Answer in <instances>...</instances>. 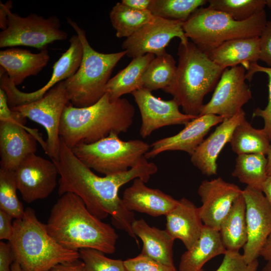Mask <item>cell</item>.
Segmentation results:
<instances>
[{"label":"cell","mask_w":271,"mask_h":271,"mask_svg":"<svg viewBox=\"0 0 271 271\" xmlns=\"http://www.w3.org/2000/svg\"><path fill=\"white\" fill-rule=\"evenodd\" d=\"M51 160L60 176L59 196L67 192L76 194L93 215L101 220L110 215L113 225L124 230L139 244L132 228L133 212L125 207L118 192L122 186L136 178L147 183L158 171L155 163L146 159L125 172L100 177L78 159L61 139L58 156Z\"/></svg>","instance_id":"1"},{"label":"cell","mask_w":271,"mask_h":271,"mask_svg":"<svg viewBox=\"0 0 271 271\" xmlns=\"http://www.w3.org/2000/svg\"><path fill=\"white\" fill-rule=\"evenodd\" d=\"M45 225L49 234L66 248H93L106 254L115 251L118 236L114 229L90 212L83 200L73 193L60 196Z\"/></svg>","instance_id":"2"},{"label":"cell","mask_w":271,"mask_h":271,"mask_svg":"<svg viewBox=\"0 0 271 271\" xmlns=\"http://www.w3.org/2000/svg\"><path fill=\"white\" fill-rule=\"evenodd\" d=\"M134 114V106L127 99L111 102L107 93L85 107H76L69 102L62 112L59 136L71 149L79 144L93 143L111 133L118 135L127 131Z\"/></svg>","instance_id":"3"},{"label":"cell","mask_w":271,"mask_h":271,"mask_svg":"<svg viewBox=\"0 0 271 271\" xmlns=\"http://www.w3.org/2000/svg\"><path fill=\"white\" fill-rule=\"evenodd\" d=\"M174 78L163 90L173 96L184 113L199 116L205 96L215 88L225 69L192 42H180Z\"/></svg>","instance_id":"4"},{"label":"cell","mask_w":271,"mask_h":271,"mask_svg":"<svg viewBox=\"0 0 271 271\" xmlns=\"http://www.w3.org/2000/svg\"><path fill=\"white\" fill-rule=\"evenodd\" d=\"M13 224L14 233L9 242L21 271H47L80 258L79 251L64 247L49 234L32 208H27L23 217L15 219Z\"/></svg>","instance_id":"5"},{"label":"cell","mask_w":271,"mask_h":271,"mask_svg":"<svg viewBox=\"0 0 271 271\" xmlns=\"http://www.w3.org/2000/svg\"><path fill=\"white\" fill-rule=\"evenodd\" d=\"M267 22L264 9L238 21L224 13L202 7L183 23V29L186 37L207 53L229 40L259 37Z\"/></svg>","instance_id":"6"},{"label":"cell","mask_w":271,"mask_h":271,"mask_svg":"<svg viewBox=\"0 0 271 271\" xmlns=\"http://www.w3.org/2000/svg\"><path fill=\"white\" fill-rule=\"evenodd\" d=\"M67 22L81 41L83 57L76 72L64 80V84L70 103L76 107H85L97 102L105 94V86L113 68L126 52L96 51L90 45L85 31L70 18H67Z\"/></svg>","instance_id":"7"},{"label":"cell","mask_w":271,"mask_h":271,"mask_svg":"<svg viewBox=\"0 0 271 271\" xmlns=\"http://www.w3.org/2000/svg\"><path fill=\"white\" fill-rule=\"evenodd\" d=\"M139 140L124 141L111 133L95 143L81 144L71 149L73 154L90 169L104 175L122 173L141 164L150 149Z\"/></svg>","instance_id":"8"},{"label":"cell","mask_w":271,"mask_h":271,"mask_svg":"<svg viewBox=\"0 0 271 271\" xmlns=\"http://www.w3.org/2000/svg\"><path fill=\"white\" fill-rule=\"evenodd\" d=\"M26 118L0 101V169L15 171L29 155L35 154L37 141L44 151L46 143L38 130L25 126Z\"/></svg>","instance_id":"9"},{"label":"cell","mask_w":271,"mask_h":271,"mask_svg":"<svg viewBox=\"0 0 271 271\" xmlns=\"http://www.w3.org/2000/svg\"><path fill=\"white\" fill-rule=\"evenodd\" d=\"M59 18H48L31 14L22 17L11 11L9 13L6 28L0 33V47L28 46L46 49L48 45L67 39V33L60 28Z\"/></svg>","instance_id":"10"},{"label":"cell","mask_w":271,"mask_h":271,"mask_svg":"<svg viewBox=\"0 0 271 271\" xmlns=\"http://www.w3.org/2000/svg\"><path fill=\"white\" fill-rule=\"evenodd\" d=\"M63 81L49 90L40 99L32 102L11 108L25 118L40 124L46 130L45 153L51 159H56L59 154L60 137L59 127L63 111L69 103Z\"/></svg>","instance_id":"11"},{"label":"cell","mask_w":271,"mask_h":271,"mask_svg":"<svg viewBox=\"0 0 271 271\" xmlns=\"http://www.w3.org/2000/svg\"><path fill=\"white\" fill-rule=\"evenodd\" d=\"M69 43L68 49L54 64L49 80L37 90L31 92H22L11 81L6 72L0 73V88L5 91L10 108L40 99L57 84L71 77L76 72L82 59L83 47L77 35L70 38Z\"/></svg>","instance_id":"12"},{"label":"cell","mask_w":271,"mask_h":271,"mask_svg":"<svg viewBox=\"0 0 271 271\" xmlns=\"http://www.w3.org/2000/svg\"><path fill=\"white\" fill-rule=\"evenodd\" d=\"M246 69L241 65L226 68L222 72L210 100L203 104L199 115L212 114L229 119L252 98L245 82Z\"/></svg>","instance_id":"13"},{"label":"cell","mask_w":271,"mask_h":271,"mask_svg":"<svg viewBox=\"0 0 271 271\" xmlns=\"http://www.w3.org/2000/svg\"><path fill=\"white\" fill-rule=\"evenodd\" d=\"M183 22L172 21L155 17L122 44V48L126 55L134 58L150 53L156 56L167 52L166 47L174 38L180 39V42L186 43V37L183 29Z\"/></svg>","instance_id":"14"},{"label":"cell","mask_w":271,"mask_h":271,"mask_svg":"<svg viewBox=\"0 0 271 271\" xmlns=\"http://www.w3.org/2000/svg\"><path fill=\"white\" fill-rule=\"evenodd\" d=\"M14 171L18 190L28 203L47 198L57 186L55 164L35 154L28 156Z\"/></svg>","instance_id":"15"},{"label":"cell","mask_w":271,"mask_h":271,"mask_svg":"<svg viewBox=\"0 0 271 271\" xmlns=\"http://www.w3.org/2000/svg\"><path fill=\"white\" fill-rule=\"evenodd\" d=\"M246 206L247 240L242 255L247 263L257 259L271 233V206L263 192L249 186L243 190Z\"/></svg>","instance_id":"16"},{"label":"cell","mask_w":271,"mask_h":271,"mask_svg":"<svg viewBox=\"0 0 271 271\" xmlns=\"http://www.w3.org/2000/svg\"><path fill=\"white\" fill-rule=\"evenodd\" d=\"M141 113V136L146 138L160 128L177 124L186 125L198 116L181 112L180 105L173 99L164 100L155 97L149 90L143 88L132 93Z\"/></svg>","instance_id":"17"},{"label":"cell","mask_w":271,"mask_h":271,"mask_svg":"<svg viewBox=\"0 0 271 271\" xmlns=\"http://www.w3.org/2000/svg\"><path fill=\"white\" fill-rule=\"evenodd\" d=\"M242 191L237 185L221 177L203 181L198 194L202 202L199 210L204 225L219 231L234 201Z\"/></svg>","instance_id":"18"},{"label":"cell","mask_w":271,"mask_h":271,"mask_svg":"<svg viewBox=\"0 0 271 271\" xmlns=\"http://www.w3.org/2000/svg\"><path fill=\"white\" fill-rule=\"evenodd\" d=\"M223 120L222 116L212 114L199 115L185 125L178 133L153 143L145 157L153 158L161 153L173 151L185 152L191 156L211 128Z\"/></svg>","instance_id":"19"},{"label":"cell","mask_w":271,"mask_h":271,"mask_svg":"<svg viewBox=\"0 0 271 271\" xmlns=\"http://www.w3.org/2000/svg\"><path fill=\"white\" fill-rule=\"evenodd\" d=\"M244 118L245 113L242 109L233 117L224 119L191 156V162L203 175L217 174L218 156L225 145L230 142L235 128Z\"/></svg>","instance_id":"20"},{"label":"cell","mask_w":271,"mask_h":271,"mask_svg":"<svg viewBox=\"0 0 271 271\" xmlns=\"http://www.w3.org/2000/svg\"><path fill=\"white\" fill-rule=\"evenodd\" d=\"M122 199L129 211L153 217L166 216L179 202L161 190L147 186L140 178L134 179L132 185L124 191Z\"/></svg>","instance_id":"21"},{"label":"cell","mask_w":271,"mask_h":271,"mask_svg":"<svg viewBox=\"0 0 271 271\" xmlns=\"http://www.w3.org/2000/svg\"><path fill=\"white\" fill-rule=\"evenodd\" d=\"M166 216L167 231L174 239L181 240L187 249L191 248L200 237L204 226L199 207L183 197Z\"/></svg>","instance_id":"22"},{"label":"cell","mask_w":271,"mask_h":271,"mask_svg":"<svg viewBox=\"0 0 271 271\" xmlns=\"http://www.w3.org/2000/svg\"><path fill=\"white\" fill-rule=\"evenodd\" d=\"M50 59L46 49L38 53L19 48H10L0 52V65L16 86L27 77L37 75Z\"/></svg>","instance_id":"23"},{"label":"cell","mask_w":271,"mask_h":271,"mask_svg":"<svg viewBox=\"0 0 271 271\" xmlns=\"http://www.w3.org/2000/svg\"><path fill=\"white\" fill-rule=\"evenodd\" d=\"M259 37H253L226 41L206 54L224 69L240 64L248 71L250 64L259 60Z\"/></svg>","instance_id":"24"},{"label":"cell","mask_w":271,"mask_h":271,"mask_svg":"<svg viewBox=\"0 0 271 271\" xmlns=\"http://www.w3.org/2000/svg\"><path fill=\"white\" fill-rule=\"evenodd\" d=\"M132 228L143 242L141 254L166 265H174L173 247L175 239L166 229L151 226L143 218L135 219Z\"/></svg>","instance_id":"25"},{"label":"cell","mask_w":271,"mask_h":271,"mask_svg":"<svg viewBox=\"0 0 271 271\" xmlns=\"http://www.w3.org/2000/svg\"><path fill=\"white\" fill-rule=\"evenodd\" d=\"M226 251L219 231L204 225L198 241L181 255L179 271H201L206 262Z\"/></svg>","instance_id":"26"},{"label":"cell","mask_w":271,"mask_h":271,"mask_svg":"<svg viewBox=\"0 0 271 271\" xmlns=\"http://www.w3.org/2000/svg\"><path fill=\"white\" fill-rule=\"evenodd\" d=\"M156 56L152 54L132 58L129 64L110 78L105 92L111 102L116 101L127 93L143 88V75L150 63Z\"/></svg>","instance_id":"27"},{"label":"cell","mask_w":271,"mask_h":271,"mask_svg":"<svg viewBox=\"0 0 271 271\" xmlns=\"http://www.w3.org/2000/svg\"><path fill=\"white\" fill-rule=\"evenodd\" d=\"M219 232L227 250L239 251L247 240L246 206L242 194L234 201Z\"/></svg>","instance_id":"28"},{"label":"cell","mask_w":271,"mask_h":271,"mask_svg":"<svg viewBox=\"0 0 271 271\" xmlns=\"http://www.w3.org/2000/svg\"><path fill=\"white\" fill-rule=\"evenodd\" d=\"M270 142L263 128L253 127L244 118L235 128L229 143L232 150L237 155L249 154L267 155Z\"/></svg>","instance_id":"29"},{"label":"cell","mask_w":271,"mask_h":271,"mask_svg":"<svg viewBox=\"0 0 271 271\" xmlns=\"http://www.w3.org/2000/svg\"><path fill=\"white\" fill-rule=\"evenodd\" d=\"M267 159L260 154L237 155L233 177L247 186L262 191L263 184L267 178Z\"/></svg>","instance_id":"30"},{"label":"cell","mask_w":271,"mask_h":271,"mask_svg":"<svg viewBox=\"0 0 271 271\" xmlns=\"http://www.w3.org/2000/svg\"><path fill=\"white\" fill-rule=\"evenodd\" d=\"M155 18L149 10L136 11L121 2L117 3L109 13L111 25L116 30V36L118 38H128Z\"/></svg>","instance_id":"31"},{"label":"cell","mask_w":271,"mask_h":271,"mask_svg":"<svg viewBox=\"0 0 271 271\" xmlns=\"http://www.w3.org/2000/svg\"><path fill=\"white\" fill-rule=\"evenodd\" d=\"M176 68V61L171 54L166 52L156 56L143 75V88L150 91L163 90L170 84Z\"/></svg>","instance_id":"32"},{"label":"cell","mask_w":271,"mask_h":271,"mask_svg":"<svg viewBox=\"0 0 271 271\" xmlns=\"http://www.w3.org/2000/svg\"><path fill=\"white\" fill-rule=\"evenodd\" d=\"M207 3L206 0H152L149 10L155 17L184 23Z\"/></svg>","instance_id":"33"},{"label":"cell","mask_w":271,"mask_h":271,"mask_svg":"<svg viewBox=\"0 0 271 271\" xmlns=\"http://www.w3.org/2000/svg\"><path fill=\"white\" fill-rule=\"evenodd\" d=\"M17 190L15 171L0 169V209L15 219L23 217L25 210L18 197Z\"/></svg>","instance_id":"34"},{"label":"cell","mask_w":271,"mask_h":271,"mask_svg":"<svg viewBox=\"0 0 271 271\" xmlns=\"http://www.w3.org/2000/svg\"><path fill=\"white\" fill-rule=\"evenodd\" d=\"M208 8L224 13L238 21L246 20L264 10L265 0H209Z\"/></svg>","instance_id":"35"},{"label":"cell","mask_w":271,"mask_h":271,"mask_svg":"<svg viewBox=\"0 0 271 271\" xmlns=\"http://www.w3.org/2000/svg\"><path fill=\"white\" fill-rule=\"evenodd\" d=\"M79 252L86 271H127L124 261L108 258L97 249L83 248Z\"/></svg>","instance_id":"36"},{"label":"cell","mask_w":271,"mask_h":271,"mask_svg":"<svg viewBox=\"0 0 271 271\" xmlns=\"http://www.w3.org/2000/svg\"><path fill=\"white\" fill-rule=\"evenodd\" d=\"M257 72L266 74L268 78V102L264 109L256 108L253 112L252 117H260L264 121L263 130L271 141V67L260 66L257 63L250 64L249 70L246 73V79L250 81L253 75Z\"/></svg>","instance_id":"37"},{"label":"cell","mask_w":271,"mask_h":271,"mask_svg":"<svg viewBox=\"0 0 271 271\" xmlns=\"http://www.w3.org/2000/svg\"><path fill=\"white\" fill-rule=\"evenodd\" d=\"M258 264L257 259L247 263L239 251L227 250L215 271H257Z\"/></svg>","instance_id":"38"},{"label":"cell","mask_w":271,"mask_h":271,"mask_svg":"<svg viewBox=\"0 0 271 271\" xmlns=\"http://www.w3.org/2000/svg\"><path fill=\"white\" fill-rule=\"evenodd\" d=\"M124 264L127 271H177L175 265L165 264L141 254L124 260Z\"/></svg>","instance_id":"39"},{"label":"cell","mask_w":271,"mask_h":271,"mask_svg":"<svg viewBox=\"0 0 271 271\" xmlns=\"http://www.w3.org/2000/svg\"><path fill=\"white\" fill-rule=\"evenodd\" d=\"M259 60L271 67V21H267L259 37Z\"/></svg>","instance_id":"40"},{"label":"cell","mask_w":271,"mask_h":271,"mask_svg":"<svg viewBox=\"0 0 271 271\" xmlns=\"http://www.w3.org/2000/svg\"><path fill=\"white\" fill-rule=\"evenodd\" d=\"M15 261L9 242L0 241V271H11V265Z\"/></svg>","instance_id":"41"},{"label":"cell","mask_w":271,"mask_h":271,"mask_svg":"<svg viewBox=\"0 0 271 271\" xmlns=\"http://www.w3.org/2000/svg\"><path fill=\"white\" fill-rule=\"evenodd\" d=\"M13 218L6 212L0 209V239H12L14 233V227L12 223Z\"/></svg>","instance_id":"42"},{"label":"cell","mask_w":271,"mask_h":271,"mask_svg":"<svg viewBox=\"0 0 271 271\" xmlns=\"http://www.w3.org/2000/svg\"><path fill=\"white\" fill-rule=\"evenodd\" d=\"M47 271H86L83 262L79 258L75 260L58 264Z\"/></svg>","instance_id":"43"},{"label":"cell","mask_w":271,"mask_h":271,"mask_svg":"<svg viewBox=\"0 0 271 271\" xmlns=\"http://www.w3.org/2000/svg\"><path fill=\"white\" fill-rule=\"evenodd\" d=\"M152 0H122L121 3L124 6L136 11L149 10Z\"/></svg>","instance_id":"44"},{"label":"cell","mask_w":271,"mask_h":271,"mask_svg":"<svg viewBox=\"0 0 271 271\" xmlns=\"http://www.w3.org/2000/svg\"><path fill=\"white\" fill-rule=\"evenodd\" d=\"M13 8V3L11 1H9L3 4L0 3V28L2 30L6 28V22L9 13L11 11Z\"/></svg>","instance_id":"45"},{"label":"cell","mask_w":271,"mask_h":271,"mask_svg":"<svg viewBox=\"0 0 271 271\" xmlns=\"http://www.w3.org/2000/svg\"><path fill=\"white\" fill-rule=\"evenodd\" d=\"M259 256L267 262H271V233L266 239L260 251Z\"/></svg>","instance_id":"46"},{"label":"cell","mask_w":271,"mask_h":271,"mask_svg":"<svg viewBox=\"0 0 271 271\" xmlns=\"http://www.w3.org/2000/svg\"><path fill=\"white\" fill-rule=\"evenodd\" d=\"M262 192L264 194L265 197L271 206V176H268L265 180Z\"/></svg>","instance_id":"47"},{"label":"cell","mask_w":271,"mask_h":271,"mask_svg":"<svg viewBox=\"0 0 271 271\" xmlns=\"http://www.w3.org/2000/svg\"><path fill=\"white\" fill-rule=\"evenodd\" d=\"M266 174L267 176H271V144L267 154Z\"/></svg>","instance_id":"48"},{"label":"cell","mask_w":271,"mask_h":271,"mask_svg":"<svg viewBox=\"0 0 271 271\" xmlns=\"http://www.w3.org/2000/svg\"><path fill=\"white\" fill-rule=\"evenodd\" d=\"M11 271H21L19 264L16 261H14L12 263Z\"/></svg>","instance_id":"49"},{"label":"cell","mask_w":271,"mask_h":271,"mask_svg":"<svg viewBox=\"0 0 271 271\" xmlns=\"http://www.w3.org/2000/svg\"><path fill=\"white\" fill-rule=\"evenodd\" d=\"M261 271H271V262H267Z\"/></svg>","instance_id":"50"},{"label":"cell","mask_w":271,"mask_h":271,"mask_svg":"<svg viewBox=\"0 0 271 271\" xmlns=\"http://www.w3.org/2000/svg\"><path fill=\"white\" fill-rule=\"evenodd\" d=\"M265 6L271 10V0H265Z\"/></svg>","instance_id":"51"},{"label":"cell","mask_w":271,"mask_h":271,"mask_svg":"<svg viewBox=\"0 0 271 271\" xmlns=\"http://www.w3.org/2000/svg\"><path fill=\"white\" fill-rule=\"evenodd\" d=\"M201 271H202V270H201Z\"/></svg>","instance_id":"52"}]
</instances>
